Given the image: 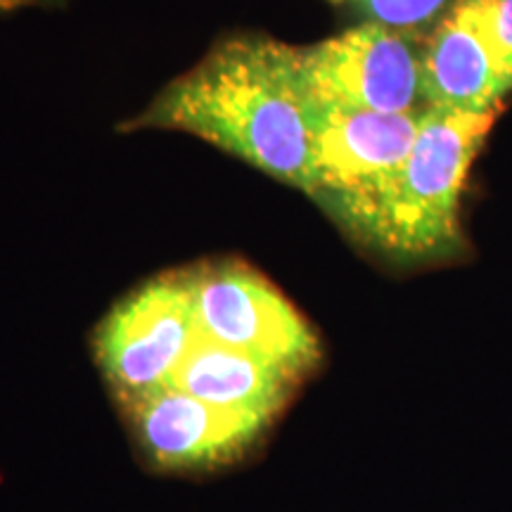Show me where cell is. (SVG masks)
I'll return each mask as SVG.
<instances>
[{
    "label": "cell",
    "mask_w": 512,
    "mask_h": 512,
    "mask_svg": "<svg viewBox=\"0 0 512 512\" xmlns=\"http://www.w3.org/2000/svg\"><path fill=\"white\" fill-rule=\"evenodd\" d=\"M313 102V166L318 200L366 245L377 209L406 162L422 112L382 114Z\"/></svg>",
    "instance_id": "3"
},
{
    "label": "cell",
    "mask_w": 512,
    "mask_h": 512,
    "mask_svg": "<svg viewBox=\"0 0 512 512\" xmlns=\"http://www.w3.org/2000/svg\"><path fill=\"white\" fill-rule=\"evenodd\" d=\"M422 48V36L361 22L299 48V69L316 102L382 114L422 112Z\"/></svg>",
    "instance_id": "6"
},
{
    "label": "cell",
    "mask_w": 512,
    "mask_h": 512,
    "mask_svg": "<svg viewBox=\"0 0 512 512\" xmlns=\"http://www.w3.org/2000/svg\"><path fill=\"white\" fill-rule=\"evenodd\" d=\"M494 121L496 112L427 107L411 152L377 209L366 247L399 266L456 259L465 249L460 200Z\"/></svg>",
    "instance_id": "2"
},
{
    "label": "cell",
    "mask_w": 512,
    "mask_h": 512,
    "mask_svg": "<svg viewBox=\"0 0 512 512\" xmlns=\"http://www.w3.org/2000/svg\"><path fill=\"white\" fill-rule=\"evenodd\" d=\"M202 339L266 358L306 377L323 356L311 323L271 280L240 261L185 273Z\"/></svg>",
    "instance_id": "4"
},
{
    "label": "cell",
    "mask_w": 512,
    "mask_h": 512,
    "mask_svg": "<svg viewBox=\"0 0 512 512\" xmlns=\"http://www.w3.org/2000/svg\"><path fill=\"white\" fill-rule=\"evenodd\" d=\"M133 434L159 470H214L238 460L256 444L266 422L223 411L176 384L128 403Z\"/></svg>",
    "instance_id": "7"
},
{
    "label": "cell",
    "mask_w": 512,
    "mask_h": 512,
    "mask_svg": "<svg viewBox=\"0 0 512 512\" xmlns=\"http://www.w3.org/2000/svg\"><path fill=\"white\" fill-rule=\"evenodd\" d=\"M128 131L188 133L313 197V102L299 48L264 34L219 41L171 81Z\"/></svg>",
    "instance_id": "1"
},
{
    "label": "cell",
    "mask_w": 512,
    "mask_h": 512,
    "mask_svg": "<svg viewBox=\"0 0 512 512\" xmlns=\"http://www.w3.org/2000/svg\"><path fill=\"white\" fill-rule=\"evenodd\" d=\"M29 3H34V5H38V3H53V0H29Z\"/></svg>",
    "instance_id": "13"
},
{
    "label": "cell",
    "mask_w": 512,
    "mask_h": 512,
    "mask_svg": "<svg viewBox=\"0 0 512 512\" xmlns=\"http://www.w3.org/2000/svg\"><path fill=\"white\" fill-rule=\"evenodd\" d=\"M484 12L498 64L512 91V0H484Z\"/></svg>",
    "instance_id": "11"
},
{
    "label": "cell",
    "mask_w": 512,
    "mask_h": 512,
    "mask_svg": "<svg viewBox=\"0 0 512 512\" xmlns=\"http://www.w3.org/2000/svg\"><path fill=\"white\" fill-rule=\"evenodd\" d=\"M335 3H344V0H335ZM351 3H356V0H351Z\"/></svg>",
    "instance_id": "14"
},
{
    "label": "cell",
    "mask_w": 512,
    "mask_h": 512,
    "mask_svg": "<svg viewBox=\"0 0 512 512\" xmlns=\"http://www.w3.org/2000/svg\"><path fill=\"white\" fill-rule=\"evenodd\" d=\"M427 107L448 112H496L510 93L486 27L484 0H453L422 48Z\"/></svg>",
    "instance_id": "8"
},
{
    "label": "cell",
    "mask_w": 512,
    "mask_h": 512,
    "mask_svg": "<svg viewBox=\"0 0 512 512\" xmlns=\"http://www.w3.org/2000/svg\"><path fill=\"white\" fill-rule=\"evenodd\" d=\"M302 380L266 358L200 339L174 384L211 406L271 425Z\"/></svg>",
    "instance_id": "9"
},
{
    "label": "cell",
    "mask_w": 512,
    "mask_h": 512,
    "mask_svg": "<svg viewBox=\"0 0 512 512\" xmlns=\"http://www.w3.org/2000/svg\"><path fill=\"white\" fill-rule=\"evenodd\" d=\"M29 0H0V15H8V12H15V10H22V8H29Z\"/></svg>",
    "instance_id": "12"
},
{
    "label": "cell",
    "mask_w": 512,
    "mask_h": 512,
    "mask_svg": "<svg viewBox=\"0 0 512 512\" xmlns=\"http://www.w3.org/2000/svg\"><path fill=\"white\" fill-rule=\"evenodd\" d=\"M451 3L453 0H356V10L363 22L425 36L444 17Z\"/></svg>",
    "instance_id": "10"
},
{
    "label": "cell",
    "mask_w": 512,
    "mask_h": 512,
    "mask_svg": "<svg viewBox=\"0 0 512 512\" xmlns=\"http://www.w3.org/2000/svg\"><path fill=\"white\" fill-rule=\"evenodd\" d=\"M185 273L140 285L114 306L95 335V358L121 401L171 387L200 344Z\"/></svg>",
    "instance_id": "5"
}]
</instances>
